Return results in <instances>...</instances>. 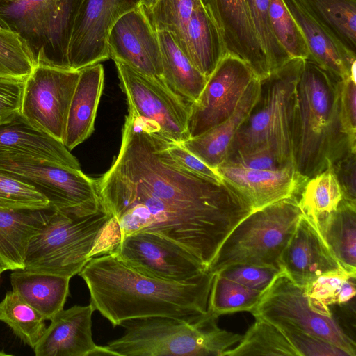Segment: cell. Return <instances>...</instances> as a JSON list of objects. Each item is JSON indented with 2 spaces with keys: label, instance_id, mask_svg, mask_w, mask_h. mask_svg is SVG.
Instances as JSON below:
<instances>
[{
  "label": "cell",
  "instance_id": "cell-1",
  "mask_svg": "<svg viewBox=\"0 0 356 356\" xmlns=\"http://www.w3.org/2000/svg\"><path fill=\"white\" fill-rule=\"evenodd\" d=\"M154 121L128 111L118 155L96 179L101 205L120 236L159 235L206 269L232 229L253 210L225 181L191 173L170 157Z\"/></svg>",
  "mask_w": 356,
  "mask_h": 356
},
{
  "label": "cell",
  "instance_id": "cell-2",
  "mask_svg": "<svg viewBox=\"0 0 356 356\" xmlns=\"http://www.w3.org/2000/svg\"><path fill=\"white\" fill-rule=\"evenodd\" d=\"M90 304L113 327L123 321L164 316L193 321L208 311L210 270L184 281L146 275L111 252L91 258L78 274Z\"/></svg>",
  "mask_w": 356,
  "mask_h": 356
},
{
  "label": "cell",
  "instance_id": "cell-3",
  "mask_svg": "<svg viewBox=\"0 0 356 356\" xmlns=\"http://www.w3.org/2000/svg\"><path fill=\"white\" fill-rule=\"evenodd\" d=\"M341 81L314 61L305 60L296 89L293 160L308 179L356 151V138L342 117Z\"/></svg>",
  "mask_w": 356,
  "mask_h": 356
},
{
  "label": "cell",
  "instance_id": "cell-4",
  "mask_svg": "<svg viewBox=\"0 0 356 356\" xmlns=\"http://www.w3.org/2000/svg\"><path fill=\"white\" fill-rule=\"evenodd\" d=\"M120 241L118 225L102 206L83 216L50 209L28 242L24 270L72 278L91 258L111 252Z\"/></svg>",
  "mask_w": 356,
  "mask_h": 356
},
{
  "label": "cell",
  "instance_id": "cell-5",
  "mask_svg": "<svg viewBox=\"0 0 356 356\" xmlns=\"http://www.w3.org/2000/svg\"><path fill=\"white\" fill-rule=\"evenodd\" d=\"M209 310L193 321L154 316L120 324L124 332L106 346L118 356H223L243 335L221 329Z\"/></svg>",
  "mask_w": 356,
  "mask_h": 356
},
{
  "label": "cell",
  "instance_id": "cell-6",
  "mask_svg": "<svg viewBox=\"0 0 356 356\" xmlns=\"http://www.w3.org/2000/svg\"><path fill=\"white\" fill-rule=\"evenodd\" d=\"M305 60L291 58L260 79L258 98L238 128L227 155L236 151L267 148L284 165H294L296 89Z\"/></svg>",
  "mask_w": 356,
  "mask_h": 356
},
{
  "label": "cell",
  "instance_id": "cell-7",
  "mask_svg": "<svg viewBox=\"0 0 356 356\" xmlns=\"http://www.w3.org/2000/svg\"><path fill=\"white\" fill-rule=\"evenodd\" d=\"M298 196L252 211L226 237L209 266L213 273L237 264L280 269V259L303 214Z\"/></svg>",
  "mask_w": 356,
  "mask_h": 356
},
{
  "label": "cell",
  "instance_id": "cell-8",
  "mask_svg": "<svg viewBox=\"0 0 356 356\" xmlns=\"http://www.w3.org/2000/svg\"><path fill=\"white\" fill-rule=\"evenodd\" d=\"M84 0H17L0 4V24L17 32L37 63L69 68L67 48Z\"/></svg>",
  "mask_w": 356,
  "mask_h": 356
},
{
  "label": "cell",
  "instance_id": "cell-9",
  "mask_svg": "<svg viewBox=\"0 0 356 356\" xmlns=\"http://www.w3.org/2000/svg\"><path fill=\"white\" fill-rule=\"evenodd\" d=\"M0 172L35 188L48 200L51 209L83 216L102 207L96 179L81 170L26 154L0 152Z\"/></svg>",
  "mask_w": 356,
  "mask_h": 356
},
{
  "label": "cell",
  "instance_id": "cell-10",
  "mask_svg": "<svg viewBox=\"0 0 356 356\" xmlns=\"http://www.w3.org/2000/svg\"><path fill=\"white\" fill-rule=\"evenodd\" d=\"M250 313L254 318L327 341L349 356L356 355L355 340L340 326L329 306L310 298L305 287L296 284L282 270Z\"/></svg>",
  "mask_w": 356,
  "mask_h": 356
},
{
  "label": "cell",
  "instance_id": "cell-11",
  "mask_svg": "<svg viewBox=\"0 0 356 356\" xmlns=\"http://www.w3.org/2000/svg\"><path fill=\"white\" fill-rule=\"evenodd\" d=\"M80 70L37 63L24 81L21 115L63 143Z\"/></svg>",
  "mask_w": 356,
  "mask_h": 356
},
{
  "label": "cell",
  "instance_id": "cell-12",
  "mask_svg": "<svg viewBox=\"0 0 356 356\" xmlns=\"http://www.w3.org/2000/svg\"><path fill=\"white\" fill-rule=\"evenodd\" d=\"M120 88L127 97L128 111L156 123L168 138L188 140L190 103L186 102L161 79L143 74L117 59Z\"/></svg>",
  "mask_w": 356,
  "mask_h": 356
},
{
  "label": "cell",
  "instance_id": "cell-13",
  "mask_svg": "<svg viewBox=\"0 0 356 356\" xmlns=\"http://www.w3.org/2000/svg\"><path fill=\"white\" fill-rule=\"evenodd\" d=\"M256 77L243 60L227 53L207 79L199 97L191 104L189 138L202 134L229 118Z\"/></svg>",
  "mask_w": 356,
  "mask_h": 356
},
{
  "label": "cell",
  "instance_id": "cell-14",
  "mask_svg": "<svg viewBox=\"0 0 356 356\" xmlns=\"http://www.w3.org/2000/svg\"><path fill=\"white\" fill-rule=\"evenodd\" d=\"M111 252L138 271L161 280L184 281L208 271L184 248L149 232L124 237Z\"/></svg>",
  "mask_w": 356,
  "mask_h": 356
},
{
  "label": "cell",
  "instance_id": "cell-15",
  "mask_svg": "<svg viewBox=\"0 0 356 356\" xmlns=\"http://www.w3.org/2000/svg\"><path fill=\"white\" fill-rule=\"evenodd\" d=\"M140 0H84L75 19L68 48L70 69L81 70L110 58L106 47L109 30Z\"/></svg>",
  "mask_w": 356,
  "mask_h": 356
},
{
  "label": "cell",
  "instance_id": "cell-16",
  "mask_svg": "<svg viewBox=\"0 0 356 356\" xmlns=\"http://www.w3.org/2000/svg\"><path fill=\"white\" fill-rule=\"evenodd\" d=\"M110 58L162 80L163 65L157 32L140 5L119 17L106 39Z\"/></svg>",
  "mask_w": 356,
  "mask_h": 356
},
{
  "label": "cell",
  "instance_id": "cell-17",
  "mask_svg": "<svg viewBox=\"0 0 356 356\" xmlns=\"http://www.w3.org/2000/svg\"><path fill=\"white\" fill-rule=\"evenodd\" d=\"M227 51L243 60L260 79L270 73L268 60L252 24L246 0H202Z\"/></svg>",
  "mask_w": 356,
  "mask_h": 356
},
{
  "label": "cell",
  "instance_id": "cell-18",
  "mask_svg": "<svg viewBox=\"0 0 356 356\" xmlns=\"http://www.w3.org/2000/svg\"><path fill=\"white\" fill-rule=\"evenodd\" d=\"M216 170L253 211L299 195L308 179L299 173L294 165L270 170L220 164Z\"/></svg>",
  "mask_w": 356,
  "mask_h": 356
},
{
  "label": "cell",
  "instance_id": "cell-19",
  "mask_svg": "<svg viewBox=\"0 0 356 356\" xmlns=\"http://www.w3.org/2000/svg\"><path fill=\"white\" fill-rule=\"evenodd\" d=\"M280 268L293 282L304 287L322 275L343 269L304 214L282 254Z\"/></svg>",
  "mask_w": 356,
  "mask_h": 356
},
{
  "label": "cell",
  "instance_id": "cell-20",
  "mask_svg": "<svg viewBox=\"0 0 356 356\" xmlns=\"http://www.w3.org/2000/svg\"><path fill=\"white\" fill-rule=\"evenodd\" d=\"M89 303L62 309L51 320L34 347L36 356H93L97 345L92 334V316Z\"/></svg>",
  "mask_w": 356,
  "mask_h": 356
},
{
  "label": "cell",
  "instance_id": "cell-21",
  "mask_svg": "<svg viewBox=\"0 0 356 356\" xmlns=\"http://www.w3.org/2000/svg\"><path fill=\"white\" fill-rule=\"evenodd\" d=\"M307 42L309 60L339 80L355 78L356 54L337 42L307 11L300 0H283Z\"/></svg>",
  "mask_w": 356,
  "mask_h": 356
},
{
  "label": "cell",
  "instance_id": "cell-22",
  "mask_svg": "<svg viewBox=\"0 0 356 356\" xmlns=\"http://www.w3.org/2000/svg\"><path fill=\"white\" fill-rule=\"evenodd\" d=\"M0 152H13L81 170L77 159L63 143L35 127L20 114L0 124Z\"/></svg>",
  "mask_w": 356,
  "mask_h": 356
},
{
  "label": "cell",
  "instance_id": "cell-23",
  "mask_svg": "<svg viewBox=\"0 0 356 356\" xmlns=\"http://www.w3.org/2000/svg\"><path fill=\"white\" fill-rule=\"evenodd\" d=\"M104 79V68L100 63L80 70L69 109L63 141L70 151L88 138L94 131Z\"/></svg>",
  "mask_w": 356,
  "mask_h": 356
},
{
  "label": "cell",
  "instance_id": "cell-24",
  "mask_svg": "<svg viewBox=\"0 0 356 356\" xmlns=\"http://www.w3.org/2000/svg\"><path fill=\"white\" fill-rule=\"evenodd\" d=\"M259 90L260 79L256 77L229 118L202 134L181 143L207 165L216 169L224 161L234 137L258 98Z\"/></svg>",
  "mask_w": 356,
  "mask_h": 356
},
{
  "label": "cell",
  "instance_id": "cell-25",
  "mask_svg": "<svg viewBox=\"0 0 356 356\" xmlns=\"http://www.w3.org/2000/svg\"><path fill=\"white\" fill-rule=\"evenodd\" d=\"M176 43L207 79L220 59L228 53L204 3L194 10L180 40Z\"/></svg>",
  "mask_w": 356,
  "mask_h": 356
},
{
  "label": "cell",
  "instance_id": "cell-26",
  "mask_svg": "<svg viewBox=\"0 0 356 356\" xmlns=\"http://www.w3.org/2000/svg\"><path fill=\"white\" fill-rule=\"evenodd\" d=\"M50 209L0 207V265L3 271L24 269L28 242L44 224Z\"/></svg>",
  "mask_w": 356,
  "mask_h": 356
},
{
  "label": "cell",
  "instance_id": "cell-27",
  "mask_svg": "<svg viewBox=\"0 0 356 356\" xmlns=\"http://www.w3.org/2000/svg\"><path fill=\"white\" fill-rule=\"evenodd\" d=\"M13 271L10 275L13 291L44 320L51 321L63 309L69 295L70 278L24 269Z\"/></svg>",
  "mask_w": 356,
  "mask_h": 356
},
{
  "label": "cell",
  "instance_id": "cell-28",
  "mask_svg": "<svg viewBox=\"0 0 356 356\" xmlns=\"http://www.w3.org/2000/svg\"><path fill=\"white\" fill-rule=\"evenodd\" d=\"M310 220L341 268L356 274V202L343 198L336 210Z\"/></svg>",
  "mask_w": 356,
  "mask_h": 356
},
{
  "label": "cell",
  "instance_id": "cell-29",
  "mask_svg": "<svg viewBox=\"0 0 356 356\" xmlns=\"http://www.w3.org/2000/svg\"><path fill=\"white\" fill-rule=\"evenodd\" d=\"M163 65L162 81L176 95L192 104L204 89L206 78L167 31H157Z\"/></svg>",
  "mask_w": 356,
  "mask_h": 356
},
{
  "label": "cell",
  "instance_id": "cell-30",
  "mask_svg": "<svg viewBox=\"0 0 356 356\" xmlns=\"http://www.w3.org/2000/svg\"><path fill=\"white\" fill-rule=\"evenodd\" d=\"M342 46L356 54V0H300Z\"/></svg>",
  "mask_w": 356,
  "mask_h": 356
},
{
  "label": "cell",
  "instance_id": "cell-31",
  "mask_svg": "<svg viewBox=\"0 0 356 356\" xmlns=\"http://www.w3.org/2000/svg\"><path fill=\"white\" fill-rule=\"evenodd\" d=\"M287 355L299 356L282 330L259 317L248 329L242 339L223 356Z\"/></svg>",
  "mask_w": 356,
  "mask_h": 356
},
{
  "label": "cell",
  "instance_id": "cell-32",
  "mask_svg": "<svg viewBox=\"0 0 356 356\" xmlns=\"http://www.w3.org/2000/svg\"><path fill=\"white\" fill-rule=\"evenodd\" d=\"M0 321L33 349L47 328L40 314L13 290L8 291L0 302Z\"/></svg>",
  "mask_w": 356,
  "mask_h": 356
},
{
  "label": "cell",
  "instance_id": "cell-33",
  "mask_svg": "<svg viewBox=\"0 0 356 356\" xmlns=\"http://www.w3.org/2000/svg\"><path fill=\"white\" fill-rule=\"evenodd\" d=\"M299 195L298 204L310 220L336 210L343 198L332 168L308 179Z\"/></svg>",
  "mask_w": 356,
  "mask_h": 356
},
{
  "label": "cell",
  "instance_id": "cell-34",
  "mask_svg": "<svg viewBox=\"0 0 356 356\" xmlns=\"http://www.w3.org/2000/svg\"><path fill=\"white\" fill-rule=\"evenodd\" d=\"M264 292L246 287L219 273H213L208 310L218 318L238 312H250Z\"/></svg>",
  "mask_w": 356,
  "mask_h": 356
},
{
  "label": "cell",
  "instance_id": "cell-35",
  "mask_svg": "<svg viewBox=\"0 0 356 356\" xmlns=\"http://www.w3.org/2000/svg\"><path fill=\"white\" fill-rule=\"evenodd\" d=\"M35 65L27 42L17 32L0 24V76L26 79Z\"/></svg>",
  "mask_w": 356,
  "mask_h": 356
},
{
  "label": "cell",
  "instance_id": "cell-36",
  "mask_svg": "<svg viewBox=\"0 0 356 356\" xmlns=\"http://www.w3.org/2000/svg\"><path fill=\"white\" fill-rule=\"evenodd\" d=\"M269 15L275 37L291 58H309L304 35L283 0H270Z\"/></svg>",
  "mask_w": 356,
  "mask_h": 356
},
{
  "label": "cell",
  "instance_id": "cell-37",
  "mask_svg": "<svg viewBox=\"0 0 356 356\" xmlns=\"http://www.w3.org/2000/svg\"><path fill=\"white\" fill-rule=\"evenodd\" d=\"M356 274L339 270L321 275L305 286L308 296L327 306L344 305L355 296Z\"/></svg>",
  "mask_w": 356,
  "mask_h": 356
},
{
  "label": "cell",
  "instance_id": "cell-38",
  "mask_svg": "<svg viewBox=\"0 0 356 356\" xmlns=\"http://www.w3.org/2000/svg\"><path fill=\"white\" fill-rule=\"evenodd\" d=\"M252 24L268 63L270 72L291 58L274 35L269 15L270 0H246Z\"/></svg>",
  "mask_w": 356,
  "mask_h": 356
},
{
  "label": "cell",
  "instance_id": "cell-39",
  "mask_svg": "<svg viewBox=\"0 0 356 356\" xmlns=\"http://www.w3.org/2000/svg\"><path fill=\"white\" fill-rule=\"evenodd\" d=\"M202 0H158L147 15L156 31L169 32L177 42L194 10Z\"/></svg>",
  "mask_w": 356,
  "mask_h": 356
},
{
  "label": "cell",
  "instance_id": "cell-40",
  "mask_svg": "<svg viewBox=\"0 0 356 356\" xmlns=\"http://www.w3.org/2000/svg\"><path fill=\"white\" fill-rule=\"evenodd\" d=\"M0 207L29 210L50 209L48 200L35 188L1 172Z\"/></svg>",
  "mask_w": 356,
  "mask_h": 356
},
{
  "label": "cell",
  "instance_id": "cell-41",
  "mask_svg": "<svg viewBox=\"0 0 356 356\" xmlns=\"http://www.w3.org/2000/svg\"><path fill=\"white\" fill-rule=\"evenodd\" d=\"M281 271L270 267L237 264L225 268L217 273L250 289L265 291Z\"/></svg>",
  "mask_w": 356,
  "mask_h": 356
},
{
  "label": "cell",
  "instance_id": "cell-42",
  "mask_svg": "<svg viewBox=\"0 0 356 356\" xmlns=\"http://www.w3.org/2000/svg\"><path fill=\"white\" fill-rule=\"evenodd\" d=\"M278 327L285 333L299 356H349L327 341L292 328Z\"/></svg>",
  "mask_w": 356,
  "mask_h": 356
},
{
  "label": "cell",
  "instance_id": "cell-43",
  "mask_svg": "<svg viewBox=\"0 0 356 356\" xmlns=\"http://www.w3.org/2000/svg\"><path fill=\"white\" fill-rule=\"evenodd\" d=\"M221 164L248 169L270 170L287 167L284 165L276 155L267 148L234 152L227 154Z\"/></svg>",
  "mask_w": 356,
  "mask_h": 356
},
{
  "label": "cell",
  "instance_id": "cell-44",
  "mask_svg": "<svg viewBox=\"0 0 356 356\" xmlns=\"http://www.w3.org/2000/svg\"><path fill=\"white\" fill-rule=\"evenodd\" d=\"M25 79L0 76V124L8 122L21 114Z\"/></svg>",
  "mask_w": 356,
  "mask_h": 356
},
{
  "label": "cell",
  "instance_id": "cell-45",
  "mask_svg": "<svg viewBox=\"0 0 356 356\" xmlns=\"http://www.w3.org/2000/svg\"><path fill=\"white\" fill-rule=\"evenodd\" d=\"M166 147L172 159L181 168L197 175L222 181L216 169L211 168L186 149L181 142L166 138Z\"/></svg>",
  "mask_w": 356,
  "mask_h": 356
},
{
  "label": "cell",
  "instance_id": "cell-46",
  "mask_svg": "<svg viewBox=\"0 0 356 356\" xmlns=\"http://www.w3.org/2000/svg\"><path fill=\"white\" fill-rule=\"evenodd\" d=\"M331 168L341 186L343 199L356 202V151H350Z\"/></svg>",
  "mask_w": 356,
  "mask_h": 356
},
{
  "label": "cell",
  "instance_id": "cell-47",
  "mask_svg": "<svg viewBox=\"0 0 356 356\" xmlns=\"http://www.w3.org/2000/svg\"><path fill=\"white\" fill-rule=\"evenodd\" d=\"M341 107L346 127L356 138V81L350 76L341 81Z\"/></svg>",
  "mask_w": 356,
  "mask_h": 356
},
{
  "label": "cell",
  "instance_id": "cell-48",
  "mask_svg": "<svg viewBox=\"0 0 356 356\" xmlns=\"http://www.w3.org/2000/svg\"><path fill=\"white\" fill-rule=\"evenodd\" d=\"M158 0H140V5L146 12H149L154 7Z\"/></svg>",
  "mask_w": 356,
  "mask_h": 356
},
{
  "label": "cell",
  "instance_id": "cell-49",
  "mask_svg": "<svg viewBox=\"0 0 356 356\" xmlns=\"http://www.w3.org/2000/svg\"><path fill=\"white\" fill-rule=\"evenodd\" d=\"M17 0H0L1 3H10L16 1Z\"/></svg>",
  "mask_w": 356,
  "mask_h": 356
},
{
  "label": "cell",
  "instance_id": "cell-50",
  "mask_svg": "<svg viewBox=\"0 0 356 356\" xmlns=\"http://www.w3.org/2000/svg\"><path fill=\"white\" fill-rule=\"evenodd\" d=\"M5 355H8L3 351H0V356H5Z\"/></svg>",
  "mask_w": 356,
  "mask_h": 356
},
{
  "label": "cell",
  "instance_id": "cell-51",
  "mask_svg": "<svg viewBox=\"0 0 356 356\" xmlns=\"http://www.w3.org/2000/svg\"><path fill=\"white\" fill-rule=\"evenodd\" d=\"M3 272V268H1V265H0V277H1V273Z\"/></svg>",
  "mask_w": 356,
  "mask_h": 356
}]
</instances>
